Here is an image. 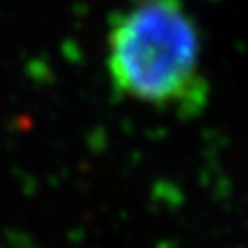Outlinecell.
Masks as SVG:
<instances>
[{"instance_id":"6da1fadb","label":"cell","mask_w":248,"mask_h":248,"mask_svg":"<svg viewBox=\"0 0 248 248\" xmlns=\"http://www.w3.org/2000/svg\"><path fill=\"white\" fill-rule=\"evenodd\" d=\"M108 73L120 95L182 116L199 114L209 97L199 31L182 0H130L116 13Z\"/></svg>"}]
</instances>
